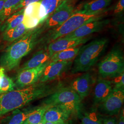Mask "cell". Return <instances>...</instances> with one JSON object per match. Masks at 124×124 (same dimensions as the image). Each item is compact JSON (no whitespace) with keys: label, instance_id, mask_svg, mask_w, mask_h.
Listing matches in <instances>:
<instances>
[{"label":"cell","instance_id":"obj_13","mask_svg":"<svg viewBox=\"0 0 124 124\" xmlns=\"http://www.w3.org/2000/svg\"><path fill=\"white\" fill-rule=\"evenodd\" d=\"M40 6V1L31 3L24 8L22 23L27 30L34 29L41 23Z\"/></svg>","mask_w":124,"mask_h":124},{"label":"cell","instance_id":"obj_33","mask_svg":"<svg viewBox=\"0 0 124 124\" xmlns=\"http://www.w3.org/2000/svg\"><path fill=\"white\" fill-rule=\"evenodd\" d=\"M5 1L6 0H0V11L2 9Z\"/></svg>","mask_w":124,"mask_h":124},{"label":"cell","instance_id":"obj_10","mask_svg":"<svg viewBox=\"0 0 124 124\" xmlns=\"http://www.w3.org/2000/svg\"><path fill=\"white\" fill-rule=\"evenodd\" d=\"M50 61L35 68L20 71L18 74L16 84L19 87H24L35 84L39 80Z\"/></svg>","mask_w":124,"mask_h":124},{"label":"cell","instance_id":"obj_22","mask_svg":"<svg viewBox=\"0 0 124 124\" xmlns=\"http://www.w3.org/2000/svg\"><path fill=\"white\" fill-rule=\"evenodd\" d=\"M29 30L25 28L22 23H21L15 28L4 31L3 34V39L7 41L13 42L22 37Z\"/></svg>","mask_w":124,"mask_h":124},{"label":"cell","instance_id":"obj_27","mask_svg":"<svg viewBox=\"0 0 124 124\" xmlns=\"http://www.w3.org/2000/svg\"><path fill=\"white\" fill-rule=\"evenodd\" d=\"M115 78V79L112 82L115 85V86L113 88L124 91V73Z\"/></svg>","mask_w":124,"mask_h":124},{"label":"cell","instance_id":"obj_5","mask_svg":"<svg viewBox=\"0 0 124 124\" xmlns=\"http://www.w3.org/2000/svg\"><path fill=\"white\" fill-rule=\"evenodd\" d=\"M99 73L103 78H115L124 73L123 53L121 49L114 48L98 64Z\"/></svg>","mask_w":124,"mask_h":124},{"label":"cell","instance_id":"obj_12","mask_svg":"<svg viewBox=\"0 0 124 124\" xmlns=\"http://www.w3.org/2000/svg\"><path fill=\"white\" fill-rule=\"evenodd\" d=\"M91 37H85L82 38H67L60 37L51 42L48 47V52L51 57L58 52L69 49L83 44L90 40Z\"/></svg>","mask_w":124,"mask_h":124},{"label":"cell","instance_id":"obj_31","mask_svg":"<svg viewBox=\"0 0 124 124\" xmlns=\"http://www.w3.org/2000/svg\"><path fill=\"white\" fill-rule=\"evenodd\" d=\"M102 124H117V122L115 118H108L102 119Z\"/></svg>","mask_w":124,"mask_h":124},{"label":"cell","instance_id":"obj_11","mask_svg":"<svg viewBox=\"0 0 124 124\" xmlns=\"http://www.w3.org/2000/svg\"><path fill=\"white\" fill-rule=\"evenodd\" d=\"M72 64L71 61L50 62L39 79L40 82H46L57 79L71 66Z\"/></svg>","mask_w":124,"mask_h":124},{"label":"cell","instance_id":"obj_20","mask_svg":"<svg viewBox=\"0 0 124 124\" xmlns=\"http://www.w3.org/2000/svg\"><path fill=\"white\" fill-rule=\"evenodd\" d=\"M80 47H74L58 52L51 57L50 62L71 61L77 55Z\"/></svg>","mask_w":124,"mask_h":124},{"label":"cell","instance_id":"obj_26","mask_svg":"<svg viewBox=\"0 0 124 124\" xmlns=\"http://www.w3.org/2000/svg\"><path fill=\"white\" fill-rule=\"evenodd\" d=\"M78 114L82 124H102V119L95 114L85 113L81 114L80 111Z\"/></svg>","mask_w":124,"mask_h":124},{"label":"cell","instance_id":"obj_32","mask_svg":"<svg viewBox=\"0 0 124 124\" xmlns=\"http://www.w3.org/2000/svg\"><path fill=\"white\" fill-rule=\"evenodd\" d=\"M117 124H124V109L121 111L120 115V119Z\"/></svg>","mask_w":124,"mask_h":124},{"label":"cell","instance_id":"obj_3","mask_svg":"<svg viewBox=\"0 0 124 124\" xmlns=\"http://www.w3.org/2000/svg\"><path fill=\"white\" fill-rule=\"evenodd\" d=\"M108 44V40L107 38H101L81 46L75 58L71 73L76 74L88 71L102 55Z\"/></svg>","mask_w":124,"mask_h":124},{"label":"cell","instance_id":"obj_4","mask_svg":"<svg viewBox=\"0 0 124 124\" xmlns=\"http://www.w3.org/2000/svg\"><path fill=\"white\" fill-rule=\"evenodd\" d=\"M81 101L79 95L70 87H60L49 96L44 103L51 107H61L71 114H79Z\"/></svg>","mask_w":124,"mask_h":124},{"label":"cell","instance_id":"obj_7","mask_svg":"<svg viewBox=\"0 0 124 124\" xmlns=\"http://www.w3.org/2000/svg\"><path fill=\"white\" fill-rule=\"evenodd\" d=\"M124 101V90L113 88L108 98L98 104L99 108L104 114L115 115L120 112Z\"/></svg>","mask_w":124,"mask_h":124},{"label":"cell","instance_id":"obj_18","mask_svg":"<svg viewBox=\"0 0 124 124\" xmlns=\"http://www.w3.org/2000/svg\"><path fill=\"white\" fill-rule=\"evenodd\" d=\"M51 56L48 51L41 50L36 53L31 59L26 62L20 71L35 68L50 61Z\"/></svg>","mask_w":124,"mask_h":124},{"label":"cell","instance_id":"obj_25","mask_svg":"<svg viewBox=\"0 0 124 124\" xmlns=\"http://www.w3.org/2000/svg\"><path fill=\"white\" fill-rule=\"evenodd\" d=\"M51 106L45 105L43 106L38 107L31 114L23 124H37L43 119L46 111Z\"/></svg>","mask_w":124,"mask_h":124},{"label":"cell","instance_id":"obj_16","mask_svg":"<svg viewBox=\"0 0 124 124\" xmlns=\"http://www.w3.org/2000/svg\"><path fill=\"white\" fill-rule=\"evenodd\" d=\"M112 81L103 79H99L94 89V103L98 105L104 101L112 91Z\"/></svg>","mask_w":124,"mask_h":124},{"label":"cell","instance_id":"obj_9","mask_svg":"<svg viewBox=\"0 0 124 124\" xmlns=\"http://www.w3.org/2000/svg\"><path fill=\"white\" fill-rule=\"evenodd\" d=\"M102 18L95 19L85 23L75 31L63 37L67 38H82L101 31L110 23L109 19Z\"/></svg>","mask_w":124,"mask_h":124},{"label":"cell","instance_id":"obj_24","mask_svg":"<svg viewBox=\"0 0 124 124\" xmlns=\"http://www.w3.org/2000/svg\"><path fill=\"white\" fill-rule=\"evenodd\" d=\"M5 69L0 67V94L13 91L15 84L13 80L5 74Z\"/></svg>","mask_w":124,"mask_h":124},{"label":"cell","instance_id":"obj_34","mask_svg":"<svg viewBox=\"0 0 124 124\" xmlns=\"http://www.w3.org/2000/svg\"><path fill=\"white\" fill-rule=\"evenodd\" d=\"M45 121V120H44ZM58 123H55L52 122H49V121H45V124H57Z\"/></svg>","mask_w":124,"mask_h":124},{"label":"cell","instance_id":"obj_28","mask_svg":"<svg viewBox=\"0 0 124 124\" xmlns=\"http://www.w3.org/2000/svg\"><path fill=\"white\" fill-rule=\"evenodd\" d=\"M22 0H6L2 9H9L14 12L15 8Z\"/></svg>","mask_w":124,"mask_h":124},{"label":"cell","instance_id":"obj_15","mask_svg":"<svg viewBox=\"0 0 124 124\" xmlns=\"http://www.w3.org/2000/svg\"><path fill=\"white\" fill-rule=\"evenodd\" d=\"M112 0H93L82 5L75 13L86 15H99L111 4Z\"/></svg>","mask_w":124,"mask_h":124},{"label":"cell","instance_id":"obj_2","mask_svg":"<svg viewBox=\"0 0 124 124\" xmlns=\"http://www.w3.org/2000/svg\"><path fill=\"white\" fill-rule=\"evenodd\" d=\"M41 30L40 27L29 31L24 35L9 46L0 58V66L10 71L18 66L21 59L35 46Z\"/></svg>","mask_w":124,"mask_h":124},{"label":"cell","instance_id":"obj_36","mask_svg":"<svg viewBox=\"0 0 124 124\" xmlns=\"http://www.w3.org/2000/svg\"><path fill=\"white\" fill-rule=\"evenodd\" d=\"M57 124H67L66 123H65V122H61V123H59Z\"/></svg>","mask_w":124,"mask_h":124},{"label":"cell","instance_id":"obj_14","mask_svg":"<svg viewBox=\"0 0 124 124\" xmlns=\"http://www.w3.org/2000/svg\"><path fill=\"white\" fill-rule=\"evenodd\" d=\"M92 78L86 73L76 78L70 83V87L77 93L81 100L88 95L92 84Z\"/></svg>","mask_w":124,"mask_h":124},{"label":"cell","instance_id":"obj_35","mask_svg":"<svg viewBox=\"0 0 124 124\" xmlns=\"http://www.w3.org/2000/svg\"><path fill=\"white\" fill-rule=\"evenodd\" d=\"M45 124V121L42 119V120H41L40 122H39V123H38V124Z\"/></svg>","mask_w":124,"mask_h":124},{"label":"cell","instance_id":"obj_17","mask_svg":"<svg viewBox=\"0 0 124 124\" xmlns=\"http://www.w3.org/2000/svg\"><path fill=\"white\" fill-rule=\"evenodd\" d=\"M70 112L58 106H52L46 111L43 120L45 121L59 123L65 122L71 115Z\"/></svg>","mask_w":124,"mask_h":124},{"label":"cell","instance_id":"obj_1","mask_svg":"<svg viewBox=\"0 0 124 124\" xmlns=\"http://www.w3.org/2000/svg\"><path fill=\"white\" fill-rule=\"evenodd\" d=\"M41 82L0 95V116L21 108L31 101L46 98L55 92L60 85Z\"/></svg>","mask_w":124,"mask_h":124},{"label":"cell","instance_id":"obj_30","mask_svg":"<svg viewBox=\"0 0 124 124\" xmlns=\"http://www.w3.org/2000/svg\"><path fill=\"white\" fill-rule=\"evenodd\" d=\"M124 0H119L116 5L114 13L115 14H118L124 11Z\"/></svg>","mask_w":124,"mask_h":124},{"label":"cell","instance_id":"obj_19","mask_svg":"<svg viewBox=\"0 0 124 124\" xmlns=\"http://www.w3.org/2000/svg\"><path fill=\"white\" fill-rule=\"evenodd\" d=\"M66 0H42L40 1V22H44L58 7Z\"/></svg>","mask_w":124,"mask_h":124},{"label":"cell","instance_id":"obj_8","mask_svg":"<svg viewBox=\"0 0 124 124\" xmlns=\"http://www.w3.org/2000/svg\"><path fill=\"white\" fill-rule=\"evenodd\" d=\"M75 13L74 8L69 0L64 1L46 20L47 28H58Z\"/></svg>","mask_w":124,"mask_h":124},{"label":"cell","instance_id":"obj_6","mask_svg":"<svg viewBox=\"0 0 124 124\" xmlns=\"http://www.w3.org/2000/svg\"><path fill=\"white\" fill-rule=\"evenodd\" d=\"M102 18L99 15H86L75 13L61 26L56 28L50 36L51 41L71 33L85 23Z\"/></svg>","mask_w":124,"mask_h":124},{"label":"cell","instance_id":"obj_21","mask_svg":"<svg viewBox=\"0 0 124 124\" xmlns=\"http://www.w3.org/2000/svg\"><path fill=\"white\" fill-rule=\"evenodd\" d=\"M24 8L21 9L17 13H13L0 26V31L1 32H4L15 28L22 23L24 16Z\"/></svg>","mask_w":124,"mask_h":124},{"label":"cell","instance_id":"obj_29","mask_svg":"<svg viewBox=\"0 0 124 124\" xmlns=\"http://www.w3.org/2000/svg\"><path fill=\"white\" fill-rule=\"evenodd\" d=\"M41 0H22L21 2L15 8L14 11H17L18 9L25 8L27 6H28V5L31 4V3L36 2H40Z\"/></svg>","mask_w":124,"mask_h":124},{"label":"cell","instance_id":"obj_23","mask_svg":"<svg viewBox=\"0 0 124 124\" xmlns=\"http://www.w3.org/2000/svg\"><path fill=\"white\" fill-rule=\"evenodd\" d=\"M36 108L21 111L16 109L14 111L11 118L6 124H23L25 120L33 114Z\"/></svg>","mask_w":124,"mask_h":124}]
</instances>
